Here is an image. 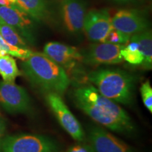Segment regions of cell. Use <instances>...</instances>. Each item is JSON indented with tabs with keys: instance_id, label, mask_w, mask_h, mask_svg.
Masks as SVG:
<instances>
[{
	"instance_id": "obj_1",
	"label": "cell",
	"mask_w": 152,
	"mask_h": 152,
	"mask_svg": "<svg viewBox=\"0 0 152 152\" xmlns=\"http://www.w3.org/2000/svg\"><path fill=\"white\" fill-rule=\"evenodd\" d=\"M75 105L93 121L110 130L131 133L134 125L128 113L118 104L102 95L93 85H82L74 90Z\"/></svg>"
},
{
	"instance_id": "obj_2",
	"label": "cell",
	"mask_w": 152,
	"mask_h": 152,
	"mask_svg": "<svg viewBox=\"0 0 152 152\" xmlns=\"http://www.w3.org/2000/svg\"><path fill=\"white\" fill-rule=\"evenodd\" d=\"M23 73L33 85L47 92L62 95L70 85L66 71L44 53L33 52L23 61Z\"/></svg>"
},
{
	"instance_id": "obj_3",
	"label": "cell",
	"mask_w": 152,
	"mask_h": 152,
	"mask_svg": "<svg viewBox=\"0 0 152 152\" xmlns=\"http://www.w3.org/2000/svg\"><path fill=\"white\" fill-rule=\"evenodd\" d=\"M88 80L101 94L117 104L132 103L134 78L128 72L115 68H101L90 72Z\"/></svg>"
},
{
	"instance_id": "obj_4",
	"label": "cell",
	"mask_w": 152,
	"mask_h": 152,
	"mask_svg": "<svg viewBox=\"0 0 152 152\" xmlns=\"http://www.w3.org/2000/svg\"><path fill=\"white\" fill-rule=\"evenodd\" d=\"M57 144L46 136L18 134L4 137L0 152H58Z\"/></svg>"
},
{
	"instance_id": "obj_5",
	"label": "cell",
	"mask_w": 152,
	"mask_h": 152,
	"mask_svg": "<svg viewBox=\"0 0 152 152\" xmlns=\"http://www.w3.org/2000/svg\"><path fill=\"white\" fill-rule=\"evenodd\" d=\"M45 99L61 126L73 140L78 142L84 141L85 134L83 127L68 109L61 95L55 92H47Z\"/></svg>"
},
{
	"instance_id": "obj_6",
	"label": "cell",
	"mask_w": 152,
	"mask_h": 152,
	"mask_svg": "<svg viewBox=\"0 0 152 152\" xmlns=\"http://www.w3.org/2000/svg\"><path fill=\"white\" fill-rule=\"evenodd\" d=\"M0 106L9 113H27L31 111L30 97L23 87L15 82H0Z\"/></svg>"
},
{
	"instance_id": "obj_7",
	"label": "cell",
	"mask_w": 152,
	"mask_h": 152,
	"mask_svg": "<svg viewBox=\"0 0 152 152\" xmlns=\"http://www.w3.org/2000/svg\"><path fill=\"white\" fill-rule=\"evenodd\" d=\"M0 20L14 28L27 43L35 45L37 22L17 6H0Z\"/></svg>"
},
{
	"instance_id": "obj_8",
	"label": "cell",
	"mask_w": 152,
	"mask_h": 152,
	"mask_svg": "<svg viewBox=\"0 0 152 152\" xmlns=\"http://www.w3.org/2000/svg\"><path fill=\"white\" fill-rule=\"evenodd\" d=\"M125 45H115L109 42H94L81 51L83 62L92 66L113 65L122 63L121 51Z\"/></svg>"
},
{
	"instance_id": "obj_9",
	"label": "cell",
	"mask_w": 152,
	"mask_h": 152,
	"mask_svg": "<svg viewBox=\"0 0 152 152\" xmlns=\"http://www.w3.org/2000/svg\"><path fill=\"white\" fill-rule=\"evenodd\" d=\"M87 4L84 0H61L58 6L59 19L64 29L73 35L83 32Z\"/></svg>"
},
{
	"instance_id": "obj_10",
	"label": "cell",
	"mask_w": 152,
	"mask_h": 152,
	"mask_svg": "<svg viewBox=\"0 0 152 152\" xmlns=\"http://www.w3.org/2000/svg\"><path fill=\"white\" fill-rule=\"evenodd\" d=\"M113 28L111 18L107 9H91L85 16L83 32L92 42H104Z\"/></svg>"
},
{
	"instance_id": "obj_11",
	"label": "cell",
	"mask_w": 152,
	"mask_h": 152,
	"mask_svg": "<svg viewBox=\"0 0 152 152\" xmlns=\"http://www.w3.org/2000/svg\"><path fill=\"white\" fill-rule=\"evenodd\" d=\"M113 28L132 36L149 29V21L144 11L123 9L118 11L111 18Z\"/></svg>"
},
{
	"instance_id": "obj_12",
	"label": "cell",
	"mask_w": 152,
	"mask_h": 152,
	"mask_svg": "<svg viewBox=\"0 0 152 152\" xmlns=\"http://www.w3.org/2000/svg\"><path fill=\"white\" fill-rule=\"evenodd\" d=\"M43 53L66 71L75 68L79 62H83V56L78 49L57 42L47 43Z\"/></svg>"
},
{
	"instance_id": "obj_13",
	"label": "cell",
	"mask_w": 152,
	"mask_h": 152,
	"mask_svg": "<svg viewBox=\"0 0 152 152\" xmlns=\"http://www.w3.org/2000/svg\"><path fill=\"white\" fill-rule=\"evenodd\" d=\"M89 140L95 152H133L128 144L101 127L90 128Z\"/></svg>"
},
{
	"instance_id": "obj_14",
	"label": "cell",
	"mask_w": 152,
	"mask_h": 152,
	"mask_svg": "<svg viewBox=\"0 0 152 152\" xmlns=\"http://www.w3.org/2000/svg\"><path fill=\"white\" fill-rule=\"evenodd\" d=\"M16 5L37 23L48 22L54 16L51 0H16Z\"/></svg>"
},
{
	"instance_id": "obj_15",
	"label": "cell",
	"mask_w": 152,
	"mask_h": 152,
	"mask_svg": "<svg viewBox=\"0 0 152 152\" xmlns=\"http://www.w3.org/2000/svg\"><path fill=\"white\" fill-rule=\"evenodd\" d=\"M130 39L137 42L140 52L144 57L141 65L144 69L152 68V33L151 30L147 29L142 33L135 34L130 37Z\"/></svg>"
},
{
	"instance_id": "obj_16",
	"label": "cell",
	"mask_w": 152,
	"mask_h": 152,
	"mask_svg": "<svg viewBox=\"0 0 152 152\" xmlns=\"http://www.w3.org/2000/svg\"><path fill=\"white\" fill-rule=\"evenodd\" d=\"M0 75L4 81L7 82H15L20 75L16 60L8 54L0 56Z\"/></svg>"
},
{
	"instance_id": "obj_17",
	"label": "cell",
	"mask_w": 152,
	"mask_h": 152,
	"mask_svg": "<svg viewBox=\"0 0 152 152\" xmlns=\"http://www.w3.org/2000/svg\"><path fill=\"white\" fill-rule=\"evenodd\" d=\"M0 35L9 45L19 48L28 49V43L14 28L0 20Z\"/></svg>"
},
{
	"instance_id": "obj_18",
	"label": "cell",
	"mask_w": 152,
	"mask_h": 152,
	"mask_svg": "<svg viewBox=\"0 0 152 152\" xmlns=\"http://www.w3.org/2000/svg\"><path fill=\"white\" fill-rule=\"evenodd\" d=\"M121 56L123 60L132 65H141L144 61L143 55L140 52L137 42L130 39L121 49Z\"/></svg>"
},
{
	"instance_id": "obj_19",
	"label": "cell",
	"mask_w": 152,
	"mask_h": 152,
	"mask_svg": "<svg viewBox=\"0 0 152 152\" xmlns=\"http://www.w3.org/2000/svg\"><path fill=\"white\" fill-rule=\"evenodd\" d=\"M131 36L112 28L109 35L106 37L104 42H109L115 45H127L130 41Z\"/></svg>"
},
{
	"instance_id": "obj_20",
	"label": "cell",
	"mask_w": 152,
	"mask_h": 152,
	"mask_svg": "<svg viewBox=\"0 0 152 152\" xmlns=\"http://www.w3.org/2000/svg\"><path fill=\"white\" fill-rule=\"evenodd\" d=\"M140 93L144 105L152 113V88L149 81L147 80L142 83L140 87Z\"/></svg>"
},
{
	"instance_id": "obj_21",
	"label": "cell",
	"mask_w": 152,
	"mask_h": 152,
	"mask_svg": "<svg viewBox=\"0 0 152 152\" xmlns=\"http://www.w3.org/2000/svg\"><path fill=\"white\" fill-rule=\"evenodd\" d=\"M66 152H95L91 144H78L71 146Z\"/></svg>"
},
{
	"instance_id": "obj_22",
	"label": "cell",
	"mask_w": 152,
	"mask_h": 152,
	"mask_svg": "<svg viewBox=\"0 0 152 152\" xmlns=\"http://www.w3.org/2000/svg\"><path fill=\"white\" fill-rule=\"evenodd\" d=\"M6 129H7V123H6V121L4 118V117L0 114V143H1V140L4 137Z\"/></svg>"
},
{
	"instance_id": "obj_23",
	"label": "cell",
	"mask_w": 152,
	"mask_h": 152,
	"mask_svg": "<svg viewBox=\"0 0 152 152\" xmlns=\"http://www.w3.org/2000/svg\"><path fill=\"white\" fill-rule=\"evenodd\" d=\"M15 5H16V0H0V6L11 7Z\"/></svg>"
},
{
	"instance_id": "obj_24",
	"label": "cell",
	"mask_w": 152,
	"mask_h": 152,
	"mask_svg": "<svg viewBox=\"0 0 152 152\" xmlns=\"http://www.w3.org/2000/svg\"><path fill=\"white\" fill-rule=\"evenodd\" d=\"M110 1H113L115 3L122 4H134L137 3L142 0H110Z\"/></svg>"
},
{
	"instance_id": "obj_25",
	"label": "cell",
	"mask_w": 152,
	"mask_h": 152,
	"mask_svg": "<svg viewBox=\"0 0 152 152\" xmlns=\"http://www.w3.org/2000/svg\"><path fill=\"white\" fill-rule=\"evenodd\" d=\"M5 54H7V53L3 49H1V47H0V56H4V55H5Z\"/></svg>"
}]
</instances>
